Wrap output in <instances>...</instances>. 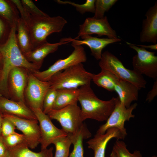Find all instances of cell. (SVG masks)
Returning <instances> with one entry per match:
<instances>
[{"label":"cell","mask_w":157,"mask_h":157,"mask_svg":"<svg viewBox=\"0 0 157 157\" xmlns=\"http://www.w3.org/2000/svg\"><path fill=\"white\" fill-rule=\"evenodd\" d=\"M12 27L0 17V42L4 37L8 39Z\"/></svg>","instance_id":"36"},{"label":"cell","mask_w":157,"mask_h":157,"mask_svg":"<svg viewBox=\"0 0 157 157\" xmlns=\"http://www.w3.org/2000/svg\"><path fill=\"white\" fill-rule=\"evenodd\" d=\"M69 135L71 139L72 144L74 146L72 151L69 157H84L83 141L90 137L92 135L85 124L74 133Z\"/></svg>","instance_id":"23"},{"label":"cell","mask_w":157,"mask_h":157,"mask_svg":"<svg viewBox=\"0 0 157 157\" xmlns=\"http://www.w3.org/2000/svg\"><path fill=\"white\" fill-rule=\"evenodd\" d=\"M3 115L14 124L16 129L22 132L29 148L34 149L40 144V133L37 120L24 119L11 115Z\"/></svg>","instance_id":"14"},{"label":"cell","mask_w":157,"mask_h":157,"mask_svg":"<svg viewBox=\"0 0 157 157\" xmlns=\"http://www.w3.org/2000/svg\"><path fill=\"white\" fill-rule=\"evenodd\" d=\"M82 40H79L72 39V44L76 45L85 44L90 49L91 54L97 60H100L103 49L108 45L121 41L119 38L111 39L108 38H100L89 35L81 37Z\"/></svg>","instance_id":"19"},{"label":"cell","mask_w":157,"mask_h":157,"mask_svg":"<svg viewBox=\"0 0 157 157\" xmlns=\"http://www.w3.org/2000/svg\"><path fill=\"white\" fill-rule=\"evenodd\" d=\"M137 106V104L135 103L131 105L129 107L126 108L120 102L119 99L106 122L100 126L97 133L104 134L108 129L115 128L119 131L124 139L127 134L124 127V123L135 117L132 112Z\"/></svg>","instance_id":"9"},{"label":"cell","mask_w":157,"mask_h":157,"mask_svg":"<svg viewBox=\"0 0 157 157\" xmlns=\"http://www.w3.org/2000/svg\"><path fill=\"white\" fill-rule=\"evenodd\" d=\"M7 149L2 140L1 137L0 136V157H5Z\"/></svg>","instance_id":"38"},{"label":"cell","mask_w":157,"mask_h":157,"mask_svg":"<svg viewBox=\"0 0 157 157\" xmlns=\"http://www.w3.org/2000/svg\"><path fill=\"white\" fill-rule=\"evenodd\" d=\"M2 73V70H0V81H1V78Z\"/></svg>","instance_id":"43"},{"label":"cell","mask_w":157,"mask_h":157,"mask_svg":"<svg viewBox=\"0 0 157 157\" xmlns=\"http://www.w3.org/2000/svg\"><path fill=\"white\" fill-rule=\"evenodd\" d=\"M3 65V60L2 56L0 53V70H2Z\"/></svg>","instance_id":"40"},{"label":"cell","mask_w":157,"mask_h":157,"mask_svg":"<svg viewBox=\"0 0 157 157\" xmlns=\"http://www.w3.org/2000/svg\"><path fill=\"white\" fill-rule=\"evenodd\" d=\"M94 74L87 71L81 63L57 73L49 81L50 87L56 90L78 88L83 85H90Z\"/></svg>","instance_id":"4"},{"label":"cell","mask_w":157,"mask_h":157,"mask_svg":"<svg viewBox=\"0 0 157 157\" xmlns=\"http://www.w3.org/2000/svg\"><path fill=\"white\" fill-rule=\"evenodd\" d=\"M0 112L3 115H11L22 118L37 120L33 112L25 103L15 101L1 95Z\"/></svg>","instance_id":"16"},{"label":"cell","mask_w":157,"mask_h":157,"mask_svg":"<svg viewBox=\"0 0 157 157\" xmlns=\"http://www.w3.org/2000/svg\"><path fill=\"white\" fill-rule=\"evenodd\" d=\"M56 96V90L50 87L44 96L42 110L47 114L53 109Z\"/></svg>","instance_id":"32"},{"label":"cell","mask_w":157,"mask_h":157,"mask_svg":"<svg viewBox=\"0 0 157 157\" xmlns=\"http://www.w3.org/2000/svg\"><path fill=\"white\" fill-rule=\"evenodd\" d=\"M110 157H116L115 152L113 150L110 154Z\"/></svg>","instance_id":"42"},{"label":"cell","mask_w":157,"mask_h":157,"mask_svg":"<svg viewBox=\"0 0 157 157\" xmlns=\"http://www.w3.org/2000/svg\"><path fill=\"white\" fill-rule=\"evenodd\" d=\"M113 138L124 139L119 131L115 128L108 129L104 134L96 133L94 137L87 143L89 148L94 151V157H105L106 147L108 142Z\"/></svg>","instance_id":"17"},{"label":"cell","mask_w":157,"mask_h":157,"mask_svg":"<svg viewBox=\"0 0 157 157\" xmlns=\"http://www.w3.org/2000/svg\"><path fill=\"white\" fill-rule=\"evenodd\" d=\"M79 89L78 101L81 106L82 121L90 119L99 122L106 121L114 109L118 97H113L108 101L101 100L96 95L90 85L82 86Z\"/></svg>","instance_id":"2"},{"label":"cell","mask_w":157,"mask_h":157,"mask_svg":"<svg viewBox=\"0 0 157 157\" xmlns=\"http://www.w3.org/2000/svg\"><path fill=\"white\" fill-rule=\"evenodd\" d=\"M79 27L78 35L74 39L78 40L82 36L92 34H96L99 36L106 35L111 39L118 38L116 31L111 27L106 16L99 19L93 17H87Z\"/></svg>","instance_id":"13"},{"label":"cell","mask_w":157,"mask_h":157,"mask_svg":"<svg viewBox=\"0 0 157 157\" xmlns=\"http://www.w3.org/2000/svg\"><path fill=\"white\" fill-rule=\"evenodd\" d=\"M137 46L145 49H149L151 50H157V44H154L149 45H136Z\"/></svg>","instance_id":"39"},{"label":"cell","mask_w":157,"mask_h":157,"mask_svg":"<svg viewBox=\"0 0 157 157\" xmlns=\"http://www.w3.org/2000/svg\"><path fill=\"white\" fill-rule=\"evenodd\" d=\"M17 25L12 27L9 37L6 42L0 45V53L3 60L2 76L0 81V95L7 97V79L9 72L16 67L26 68L32 73L40 68L28 61L21 51L16 40Z\"/></svg>","instance_id":"1"},{"label":"cell","mask_w":157,"mask_h":157,"mask_svg":"<svg viewBox=\"0 0 157 157\" xmlns=\"http://www.w3.org/2000/svg\"><path fill=\"white\" fill-rule=\"evenodd\" d=\"M50 87L49 81L40 80L30 72L24 93L26 104L32 110H42L44 96Z\"/></svg>","instance_id":"10"},{"label":"cell","mask_w":157,"mask_h":157,"mask_svg":"<svg viewBox=\"0 0 157 157\" xmlns=\"http://www.w3.org/2000/svg\"><path fill=\"white\" fill-rule=\"evenodd\" d=\"M95 0H87L86 2L83 4H78L70 1H56L58 3L61 4H69L74 7L76 10L81 14L87 12L94 13L95 12Z\"/></svg>","instance_id":"30"},{"label":"cell","mask_w":157,"mask_h":157,"mask_svg":"<svg viewBox=\"0 0 157 157\" xmlns=\"http://www.w3.org/2000/svg\"><path fill=\"white\" fill-rule=\"evenodd\" d=\"M21 2L32 16H48L49 15L40 10L31 0H21Z\"/></svg>","instance_id":"33"},{"label":"cell","mask_w":157,"mask_h":157,"mask_svg":"<svg viewBox=\"0 0 157 157\" xmlns=\"http://www.w3.org/2000/svg\"><path fill=\"white\" fill-rule=\"evenodd\" d=\"M16 129L15 125L11 121L3 117L1 127V137L7 136L15 133Z\"/></svg>","instance_id":"34"},{"label":"cell","mask_w":157,"mask_h":157,"mask_svg":"<svg viewBox=\"0 0 157 157\" xmlns=\"http://www.w3.org/2000/svg\"><path fill=\"white\" fill-rule=\"evenodd\" d=\"M146 18L142 21L140 40L142 42H152L157 41V2L150 7L146 12Z\"/></svg>","instance_id":"15"},{"label":"cell","mask_w":157,"mask_h":157,"mask_svg":"<svg viewBox=\"0 0 157 157\" xmlns=\"http://www.w3.org/2000/svg\"><path fill=\"white\" fill-rule=\"evenodd\" d=\"M3 116L2 113L0 112V136H1V127Z\"/></svg>","instance_id":"41"},{"label":"cell","mask_w":157,"mask_h":157,"mask_svg":"<svg viewBox=\"0 0 157 157\" xmlns=\"http://www.w3.org/2000/svg\"><path fill=\"white\" fill-rule=\"evenodd\" d=\"M79 93V88L56 90V98L53 109H60L77 102Z\"/></svg>","instance_id":"24"},{"label":"cell","mask_w":157,"mask_h":157,"mask_svg":"<svg viewBox=\"0 0 157 157\" xmlns=\"http://www.w3.org/2000/svg\"><path fill=\"white\" fill-rule=\"evenodd\" d=\"M118 78L110 72L101 69L99 73L94 74L92 81L98 86L112 92L114 91L115 85Z\"/></svg>","instance_id":"26"},{"label":"cell","mask_w":157,"mask_h":157,"mask_svg":"<svg viewBox=\"0 0 157 157\" xmlns=\"http://www.w3.org/2000/svg\"><path fill=\"white\" fill-rule=\"evenodd\" d=\"M30 72L26 68L19 67L11 70L7 79L9 99L25 103L24 93Z\"/></svg>","instance_id":"11"},{"label":"cell","mask_w":157,"mask_h":157,"mask_svg":"<svg viewBox=\"0 0 157 157\" xmlns=\"http://www.w3.org/2000/svg\"><path fill=\"white\" fill-rule=\"evenodd\" d=\"M71 45L74 47V50L68 56L58 60L45 70L41 72L36 71L32 73L41 81H49L57 73L77 64L86 62L87 56L83 47L72 44Z\"/></svg>","instance_id":"7"},{"label":"cell","mask_w":157,"mask_h":157,"mask_svg":"<svg viewBox=\"0 0 157 157\" xmlns=\"http://www.w3.org/2000/svg\"><path fill=\"white\" fill-rule=\"evenodd\" d=\"M126 44L137 52L132 58L133 70L139 74L157 79V56L155 53L129 42Z\"/></svg>","instance_id":"8"},{"label":"cell","mask_w":157,"mask_h":157,"mask_svg":"<svg viewBox=\"0 0 157 157\" xmlns=\"http://www.w3.org/2000/svg\"><path fill=\"white\" fill-rule=\"evenodd\" d=\"M157 95V79L154 82L152 89L149 92L146 97V101L151 102Z\"/></svg>","instance_id":"37"},{"label":"cell","mask_w":157,"mask_h":157,"mask_svg":"<svg viewBox=\"0 0 157 157\" xmlns=\"http://www.w3.org/2000/svg\"><path fill=\"white\" fill-rule=\"evenodd\" d=\"M71 38H63L59 42L53 43L47 42L33 49L24 56L28 61L40 68L44 59L48 55L57 51L60 46L71 42Z\"/></svg>","instance_id":"18"},{"label":"cell","mask_w":157,"mask_h":157,"mask_svg":"<svg viewBox=\"0 0 157 157\" xmlns=\"http://www.w3.org/2000/svg\"><path fill=\"white\" fill-rule=\"evenodd\" d=\"M19 12L11 0H0V16L11 27L17 25L20 18Z\"/></svg>","instance_id":"25"},{"label":"cell","mask_w":157,"mask_h":157,"mask_svg":"<svg viewBox=\"0 0 157 157\" xmlns=\"http://www.w3.org/2000/svg\"><path fill=\"white\" fill-rule=\"evenodd\" d=\"M32 111L39 124L41 150L47 148L56 138L68 135L62 129L56 127L48 115L44 113L42 109H35Z\"/></svg>","instance_id":"12"},{"label":"cell","mask_w":157,"mask_h":157,"mask_svg":"<svg viewBox=\"0 0 157 157\" xmlns=\"http://www.w3.org/2000/svg\"><path fill=\"white\" fill-rule=\"evenodd\" d=\"M77 102L60 109H52L47 114L51 119L58 122L62 129L67 134L74 133L84 124L81 117V109Z\"/></svg>","instance_id":"6"},{"label":"cell","mask_w":157,"mask_h":157,"mask_svg":"<svg viewBox=\"0 0 157 157\" xmlns=\"http://www.w3.org/2000/svg\"><path fill=\"white\" fill-rule=\"evenodd\" d=\"M16 37L18 46L24 56L30 53L33 49L28 27L20 18L17 24Z\"/></svg>","instance_id":"22"},{"label":"cell","mask_w":157,"mask_h":157,"mask_svg":"<svg viewBox=\"0 0 157 157\" xmlns=\"http://www.w3.org/2000/svg\"><path fill=\"white\" fill-rule=\"evenodd\" d=\"M17 8L21 17L20 18L28 26L31 20V15L28 12L22 4L21 1L19 0H11Z\"/></svg>","instance_id":"35"},{"label":"cell","mask_w":157,"mask_h":157,"mask_svg":"<svg viewBox=\"0 0 157 157\" xmlns=\"http://www.w3.org/2000/svg\"><path fill=\"white\" fill-rule=\"evenodd\" d=\"M139 90L132 83L118 78L114 88L120 101L126 108L130 107L132 102L138 100Z\"/></svg>","instance_id":"20"},{"label":"cell","mask_w":157,"mask_h":157,"mask_svg":"<svg viewBox=\"0 0 157 157\" xmlns=\"http://www.w3.org/2000/svg\"><path fill=\"white\" fill-rule=\"evenodd\" d=\"M67 23L66 19L60 16L31 15L28 27L33 49L47 42V38L50 34L60 32Z\"/></svg>","instance_id":"3"},{"label":"cell","mask_w":157,"mask_h":157,"mask_svg":"<svg viewBox=\"0 0 157 157\" xmlns=\"http://www.w3.org/2000/svg\"><path fill=\"white\" fill-rule=\"evenodd\" d=\"M116 157H142L139 150H136L131 153L126 147L125 143L119 140H117L113 149Z\"/></svg>","instance_id":"28"},{"label":"cell","mask_w":157,"mask_h":157,"mask_svg":"<svg viewBox=\"0 0 157 157\" xmlns=\"http://www.w3.org/2000/svg\"><path fill=\"white\" fill-rule=\"evenodd\" d=\"M52 144L54 145L56 148L53 157H69L70 147L72 144L69 135L56 138Z\"/></svg>","instance_id":"27"},{"label":"cell","mask_w":157,"mask_h":157,"mask_svg":"<svg viewBox=\"0 0 157 157\" xmlns=\"http://www.w3.org/2000/svg\"><path fill=\"white\" fill-rule=\"evenodd\" d=\"M1 138L7 149L12 148L23 143L27 144L24 135L16 132L7 136L1 137Z\"/></svg>","instance_id":"31"},{"label":"cell","mask_w":157,"mask_h":157,"mask_svg":"<svg viewBox=\"0 0 157 157\" xmlns=\"http://www.w3.org/2000/svg\"><path fill=\"white\" fill-rule=\"evenodd\" d=\"M7 149L5 157H53V147L35 152L31 150L27 144L24 143Z\"/></svg>","instance_id":"21"},{"label":"cell","mask_w":157,"mask_h":157,"mask_svg":"<svg viewBox=\"0 0 157 157\" xmlns=\"http://www.w3.org/2000/svg\"><path fill=\"white\" fill-rule=\"evenodd\" d=\"M118 1L117 0H96L95 2V12L93 17L96 19L103 18L106 12Z\"/></svg>","instance_id":"29"},{"label":"cell","mask_w":157,"mask_h":157,"mask_svg":"<svg viewBox=\"0 0 157 157\" xmlns=\"http://www.w3.org/2000/svg\"><path fill=\"white\" fill-rule=\"evenodd\" d=\"M99 65L101 69L108 71L118 78L132 83L139 90L146 87L147 82L142 75L126 68L116 56L108 51L102 53Z\"/></svg>","instance_id":"5"},{"label":"cell","mask_w":157,"mask_h":157,"mask_svg":"<svg viewBox=\"0 0 157 157\" xmlns=\"http://www.w3.org/2000/svg\"><path fill=\"white\" fill-rule=\"evenodd\" d=\"M150 157H157V156H155V155H153V156H152Z\"/></svg>","instance_id":"44"}]
</instances>
